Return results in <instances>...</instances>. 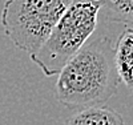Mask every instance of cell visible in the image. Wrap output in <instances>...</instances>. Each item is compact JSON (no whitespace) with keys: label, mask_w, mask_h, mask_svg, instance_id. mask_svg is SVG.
Returning <instances> with one entry per match:
<instances>
[{"label":"cell","mask_w":133,"mask_h":125,"mask_svg":"<svg viewBox=\"0 0 133 125\" xmlns=\"http://www.w3.org/2000/svg\"><path fill=\"white\" fill-rule=\"evenodd\" d=\"M113 44L108 36H91L59 72L56 98L69 109L103 105L116 92L120 77Z\"/></svg>","instance_id":"obj_1"},{"label":"cell","mask_w":133,"mask_h":125,"mask_svg":"<svg viewBox=\"0 0 133 125\" xmlns=\"http://www.w3.org/2000/svg\"><path fill=\"white\" fill-rule=\"evenodd\" d=\"M100 0H72L44 44L29 56L47 77L59 75L97 27Z\"/></svg>","instance_id":"obj_2"},{"label":"cell","mask_w":133,"mask_h":125,"mask_svg":"<svg viewBox=\"0 0 133 125\" xmlns=\"http://www.w3.org/2000/svg\"><path fill=\"white\" fill-rule=\"evenodd\" d=\"M72 0H7L0 23L5 36L29 56L37 52Z\"/></svg>","instance_id":"obj_3"},{"label":"cell","mask_w":133,"mask_h":125,"mask_svg":"<svg viewBox=\"0 0 133 125\" xmlns=\"http://www.w3.org/2000/svg\"><path fill=\"white\" fill-rule=\"evenodd\" d=\"M115 51V65L120 81L133 89V28H125L118 36Z\"/></svg>","instance_id":"obj_4"},{"label":"cell","mask_w":133,"mask_h":125,"mask_svg":"<svg viewBox=\"0 0 133 125\" xmlns=\"http://www.w3.org/2000/svg\"><path fill=\"white\" fill-rule=\"evenodd\" d=\"M66 125H124V119L117 110L103 104L81 108L68 120Z\"/></svg>","instance_id":"obj_5"},{"label":"cell","mask_w":133,"mask_h":125,"mask_svg":"<svg viewBox=\"0 0 133 125\" xmlns=\"http://www.w3.org/2000/svg\"><path fill=\"white\" fill-rule=\"evenodd\" d=\"M104 20L133 25V0H100Z\"/></svg>","instance_id":"obj_6"}]
</instances>
